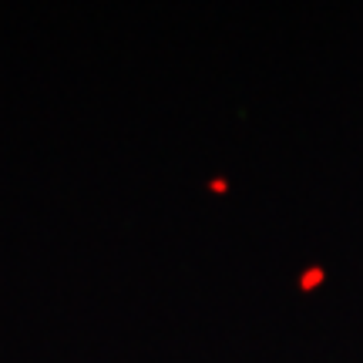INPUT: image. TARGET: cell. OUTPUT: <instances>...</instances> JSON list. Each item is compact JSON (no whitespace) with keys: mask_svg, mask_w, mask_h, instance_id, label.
<instances>
[{"mask_svg":"<svg viewBox=\"0 0 363 363\" xmlns=\"http://www.w3.org/2000/svg\"><path fill=\"white\" fill-rule=\"evenodd\" d=\"M326 283V269L323 266H306L299 272V293H316Z\"/></svg>","mask_w":363,"mask_h":363,"instance_id":"6da1fadb","label":"cell"},{"mask_svg":"<svg viewBox=\"0 0 363 363\" xmlns=\"http://www.w3.org/2000/svg\"><path fill=\"white\" fill-rule=\"evenodd\" d=\"M206 189L212 195H225V192H229V179H225V175H216V179H208Z\"/></svg>","mask_w":363,"mask_h":363,"instance_id":"7a4b0ae2","label":"cell"}]
</instances>
